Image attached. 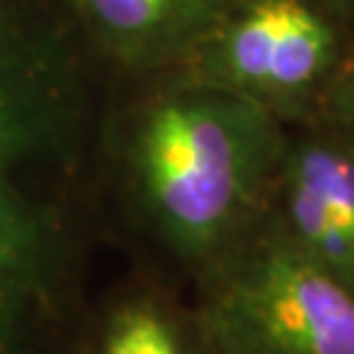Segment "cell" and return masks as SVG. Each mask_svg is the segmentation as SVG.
<instances>
[{"instance_id": "cell-1", "label": "cell", "mask_w": 354, "mask_h": 354, "mask_svg": "<svg viewBox=\"0 0 354 354\" xmlns=\"http://www.w3.org/2000/svg\"><path fill=\"white\" fill-rule=\"evenodd\" d=\"M82 79L64 26L0 0V354H29L68 254Z\"/></svg>"}, {"instance_id": "cell-2", "label": "cell", "mask_w": 354, "mask_h": 354, "mask_svg": "<svg viewBox=\"0 0 354 354\" xmlns=\"http://www.w3.org/2000/svg\"><path fill=\"white\" fill-rule=\"evenodd\" d=\"M160 76L131 115V176L163 239L210 268L266 218L286 121L178 71Z\"/></svg>"}, {"instance_id": "cell-3", "label": "cell", "mask_w": 354, "mask_h": 354, "mask_svg": "<svg viewBox=\"0 0 354 354\" xmlns=\"http://www.w3.org/2000/svg\"><path fill=\"white\" fill-rule=\"evenodd\" d=\"M210 270L203 354H354V291L268 215Z\"/></svg>"}, {"instance_id": "cell-4", "label": "cell", "mask_w": 354, "mask_h": 354, "mask_svg": "<svg viewBox=\"0 0 354 354\" xmlns=\"http://www.w3.org/2000/svg\"><path fill=\"white\" fill-rule=\"evenodd\" d=\"M354 32L323 0H226L187 64L174 68L304 121L352 48Z\"/></svg>"}, {"instance_id": "cell-5", "label": "cell", "mask_w": 354, "mask_h": 354, "mask_svg": "<svg viewBox=\"0 0 354 354\" xmlns=\"http://www.w3.org/2000/svg\"><path fill=\"white\" fill-rule=\"evenodd\" d=\"M266 215L354 291V145L315 121H289Z\"/></svg>"}, {"instance_id": "cell-6", "label": "cell", "mask_w": 354, "mask_h": 354, "mask_svg": "<svg viewBox=\"0 0 354 354\" xmlns=\"http://www.w3.org/2000/svg\"><path fill=\"white\" fill-rule=\"evenodd\" d=\"M68 6L118 64L163 74L187 64L226 0H68Z\"/></svg>"}, {"instance_id": "cell-7", "label": "cell", "mask_w": 354, "mask_h": 354, "mask_svg": "<svg viewBox=\"0 0 354 354\" xmlns=\"http://www.w3.org/2000/svg\"><path fill=\"white\" fill-rule=\"evenodd\" d=\"M97 354H200L187 342V333L165 313L150 302L121 307L108 323Z\"/></svg>"}, {"instance_id": "cell-8", "label": "cell", "mask_w": 354, "mask_h": 354, "mask_svg": "<svg viewBox=\"0 0 354 354\" xmlns=\"http://www.w3.org/2000/svg\"><path fill=\"white\" fill-rule=\"evenodd\" d=\"M310 121L330 129L333 134L354 145V42L328 87L323 89Z\"/></svg>"}, {"instance_id": "cell-9", "label": "cell", "mask_w": 354, "mask_h": 354, "mask_svg": "<svg viewBox=\"0 0 354 354\" xmlns=\"http://www.w3.org/2000/svg\"><path fill=\"white\" fill-rule=\"evenodd\" d=\"M323 3L354 32V0H323Z\"/></svg>"}]
</instances>
